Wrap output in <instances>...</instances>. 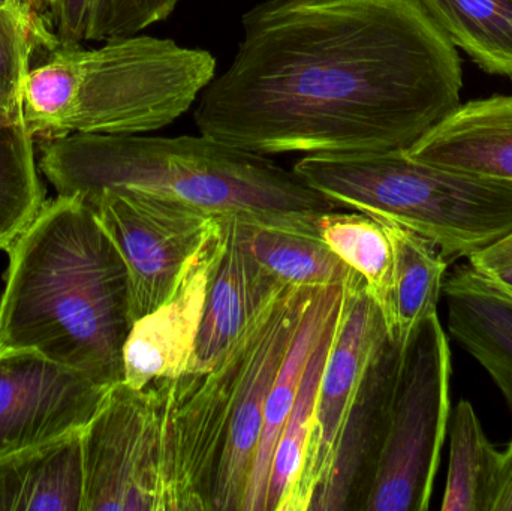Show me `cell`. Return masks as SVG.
Wrapping results in <instances>:
<instances>
[{"label":"cell","instance_id":"1","mask_svg":"<svg viewBox=\"0 0 512 511\" xmlns=\"http://www.w3.org/2000/svg\"><path fill=\"white\" fill-rule=\"evenodd\" d=\"M195 104L200 134L271 156L408 150L460 104L456 45L415 0H264Z\"/></svg>","mask_w":512,"mask_h":511},{"label":"cell","instance_id":"2","mask_svg":"<svg viewBox=\"0 0 512 511\" xmlns=\"http://www.w3.org/2000/svg\"><path fill=\"white\" fill-rule=\"evenodd\" d=\"M8 257L0 350L38 351L107 389L122 383L132 326L128 270L95 209L57 195Z\"/></svg>","mask_w":512,"mask_h":511},{"label":"cell","instance_id":"3","mask_svg":"<svg viewBox=\"0 0 512 511\" xmlns=\"http://www.w3.org/2000/svg\"><path fill=\"white\" fill-rule=\"evenodd\" d=\"M38 165L57 194L86 203L105 189H137L243 224L309 231L337 209L294 170L203 134L63 135L39 140Z\"/></svg>","mask_w":512,"mask_h":511},{"label":"cell","instance_id":"4","mask_svg":"<svg viewBox=\"0 0 512 511\" xmlns=\"http://www.w3.org/2000/svg\"><path fill=\"white\" fill-rule=\"evenodd\" d=\"M215 75L210 51L140 33L57 48L27 75L23 123L41 140L150 134L194 108Z\"/></svg>","mask_w":512,"mask_h":511},{"label":"cell","instance_id":"5","mask_svg":"<svg viewBox=\"0 0 512 511\" xmlns=\"http://www.w3.org/2000/svg\"><path fill=\"white\" fill-rule=\"evenodd\" d=\"M292 170L337 207L426 237L448 264L512 233V182L418 161L406 150L304 155Z\"/></svg>","mask_w":512,"mask_h":511},{"label":"cell","instance_id":"6","mask_svg":"<svg viewBox=\"0 0 512 511\" xmlns=\"http://www.w3.org/2000/svg\"><path fill=\"white\" fill-rule=\"evenodd\" d=\"M450 342L438 314L403 344L387 429L364 511H426L451 417Z\"/></svg>","mask_w":512,"mask_h":511},{"label":"cell","instance_id":"7","mask_svg":"<svg viewBox=\"0 0 512 511\" xmlns=\"http://www.w3.org/2000/svg\"><path fill=\"white\" fill-rule=\"evenodd\" d=\"M165 440L158 381L110 387L81 431L83 511H164Z\"/></svg>","mask_w":512,"mask_h":511},{"label":"cell","instance_id":"8","mask_svg":"<svg viewBox=\"0 0 512 511\" xmlns=\"http://www.w3.org/2000/svg\"><path fill=\"white\" fill-rule=\"evenodd\" d=\"M87 204L125 261L132 323L171 296L216 218L182 201L137 189H105Z\"/></svg>","mask_w":512,"mask_h":511},{"label":"cell","instance_id":"9","mask_svg":"<svg viewBox=\"0 0 512 511\" xmlns=\"http://www.w3.org/2000/svg\"><path fill=\"white\" fill-rule=\"evenodd\" d=\"M318 288L283 285L261 309L240 380L212 494V511H243L274 378Z\"/></svg>","mask_w":512,"mask_h":511},{"label":"cell","instance_id":"10","mask_svg":"<svg viewBox=\"0 0 512 511\" xmlns=\"http://www.w3.org/2000/svg\"><path fill=\"white\" fill-rule=\"evenodd\" d=\"M107 387L35 350H0V456L80 431Z\"/></svg>","mask_w":512,"mask_h":511},{"label":"cell","instance_id":"11","mask_svg":"<svg viewBox=\"0 0 512 511\" xmlns=\"http://www.w3.org/2000/svg\"><path fill=\"white\" fill-rule=\"evenodd\" d=\"M385 335L381 309L367 293L363 278L355 276L345 285L339 326L319 381L294 511H309L313 495L324 483L361 378Z\"/></svg>","mask_w":512,"mask_h":511},{"label":"cell","instance_id":"12","mask_svg":"<svg viewBox=\"0 0 512 511\" xmlns=\"http://www.w3.org/2000/svg\"><path fill=\"white\" fill-rule=\"evenodd\" d=\"M225 240L224 218L216 216L171 296L155 311L132 323L123 347L126 386L144 389L153 381L179 378L188 372Z\"/></svg>","mask_w":512,"mask_h":511},{"label":"cell","instance_id":"13","mask_svg":"<svg viewBox=\"0 0 512 511\" xmlns=\"http://www.w3.org/2000/svg\"><path fill=\"white\" fill-rule=\"evenodd\" d=\"M403 345L382 338L343 423L333 462L309 511L363 510L375 479Z\"/></svg>","mask_w":512,"mask_h":511},{"label":"cell","instance_id":"14","mask_svg":"<svg viewBox=\"0 0 512 511\" xmlns=\"http://www.w3.org/2000/svg\"><path fill=\"white\" fill-rule=\"evenodd\" d=\"M224 221L227 240L210 284L203 323L186 374L212 369L268 300L286 285L246 248L236 221Z\"/></svg>","mask_w":512,"mask_h":511},{"label":"cell","instance_id":"15","mask_svg":"<svg viewBox=\"0 0 512 511\" xmlns=\"http://www.w3.org/2000/svg\"><path fill=\"white\" fill-rule=\"evenodd\" d=\"M406 153L418 161L512 182V95L457 105Z\"/></svg>","mask_w":512,"mask_h":511},{"label":"cell","instance_id":"16","mask_svg":"<svg viewBox=\"0 0 512 511\" xmlns=\"http://www.w3.org/2000/svg\"><path fill=\"white\" fill-rule=\"evenodd\" d=\"M448 330L492 377L512 413V296L469 263L447 273Z\"/></svg>","mask_w":512,"mask_h":511},{"label":"cell","instance_id":"17","mask_svg":"<svg viewBox=\"0 0 512 511\" xmlns=\"http://www.w3.org/2000/svg\"><path fill=\"white\" fill-rule=\"evenodd\" d=\"M81 431L0 456V511H83Z\"/></svg>","mask_w":512,"mask_h":511},{"label":"cell","instance_id":"18","mask_svg":"<svg viewBox=\"0 0 512 511\" xmlns=\"http://www.w3.org/2000/svg\"><path fill=\"white\" fill-rule=\"evenodd\" d=\"M345 285H333V287L318 288L315 291L304 312L297 335L274 378L273 386L268 393L267 404H265L261 438L256 449L243 511H265L274 447L294 408L313 348L318 344L331 315L342 306Z\"/></svg>","mask_w":512,"mask_h":511},{"label":"cell","instance_id":"19","mask_svg":"<svg viewBox=\"0 0 512 511\" xmlns=\"http://www.w3.org/2000/svg\"><path fill=\"white\" fill-rule=\"evenodd\" d=\"M376 219L384 225L393 249V281L385 327L388 336L403 345L427 317L438 314L450 264L426 237L397 222Z\"/></svg>","mask_w":512,"mask_h":511},{"label":"cell","instance_id":"20","mask_svg":"<svg viewBox=\"0 0 512 511\" xmlns=\"http://www.w3.org/2000/svg\"><path fill=\"white\" fill-rule=\"evenodd\" d=\"M236 225L246 248L283 284L325 288L348 284L358 276L331 251L318 230L265 227L239 221Z\"/></svg>","mask_w":512,"mask_h":511},{"label":"cell","instance_id":"21","mask_svg":"<svg viewBox=\"0 0 512 511\" xmlns=\"http://www.w3.org/2000/svg\"><path fill=\"white\" fill-rule=\"evenodd\" d=\"M180 0H48L44 26L57 48L138 35L167 20Z\"/></svg>","mask_w":512,"mask_h":511},{"label":"cell","instance_id":"22","mask_svg":"<svg viewBox=\"0 0 512 511\" xmlns=\"http://www.w3.org/2000/svg\"><path fill=\"white\" fill-rule=\"evenodd\" d=\"M484 72L512 80V0H415Z\"/></svg>","mask_w":512,"mask_h":511},{"label":"cell","instance_id":"23","mask_svg":"<svg viewBox=\"0 0 512 511\" xmlns=\"http://www.w3.org/2000/svg\"><path fill=\"white\" fill-rule=\"evenodd\" d=\"M345 299V297H343ZM342 306L331 315L318 344L313 348L301 380L294 408L283 426L282 434L274 447L268 480L265 511H294L295 495L303 473L304 459L312 431L313 413L319 381L324 371L325 360L330 353L339 326Z\"/></svg>","mask_w":512,"mask_h":511},{"label":"cell","instance_id":"24","mask_svg":"<svg viewBox=\"0 0 512 511\" xmlns=\"http://www.w3.org/2000/svg\"><path fill=\"white\" fill-rule=\"evenodd\" d=\"M450 462L442 498L444 511H490L499 450L490 443L471 402L462 401L451 411Z\"/></svg>","mask_w":512,"mask_h":511},{"label":"cell","instance_id":"25","mask_svg":"<svg viewBox=\"0 0 512 511\" xmlns=\"http://www.w3.org/2000/svg\"><path fill=\"white\" fill-rule=\"evenodd\" d=\"M318 231L331 251L363 278L367 293L385 317L393 281V249L379 219L360 212L322 213Z\"/></svg>","mask_w":512,"mask_h":511},{"label":"cell","instance_id":"26","mask_svg":"<svg viewBox=\"0 0 512 511\" xmlns=\"http://www.w3.org/2000/svg\"><path fill=\"white\" fill-rule=\"evenodd\" d=\"M38 168L24 123L0 129V251L8 252L47 203Z\"/></svg>","mask_w":512,"mask_h":511},{"label":"cell","instance_id":"27","mask_svg":"<svg viewBox=\"0 0 512 511\" xmlns=\"http://www.w3.org/2000/svg\"><path fill=\"white\" fill-rule=\"evenodd\" d=\"M56 50L53 38L26 5L0 6V129L23 123V95L36 48Z\"/></svg>","mask_w":512,"mask_h":511},{"label":"cell","instance_id":"28","mask_svg":"<svg viewBox=\"0 0 512 511\" xmlns=\"http://www.w3.org/2000/svg\"><path fill=\"white\" fill-rule=\"evenodd\" d=\"M490 511H512V440L504 452L499 453Z\"/></svg>","mask_w":512,"mask_h":511},{"label":"cell","instance_id":"29","mask_svg":"<svg viewBox=\"0 0 512 511\" xmlns=\"http://www.w3.org/2000/svg\"><path fill=\"white\" fill-rule=\"evenodd\" d=\"M24 2H26V5L29 6L33 12H35L36 17H38L39 20H44V14L45 11H47L48 0H24ZM42 24H44V21H42Z\"/></svg>","mask_w":512,"mask_h":511},{"label":"cell","instance_id":"30","mask_svg":"<svg viewBox=\"0 0 512 511\" xmlns=\"http://www.w3.org/2000/svg\"><path fill=\"white\" fill-rule=\"evenodd\" d=\"M14 5H26V2H24V0H0V6H14Z\"/></svg>","mask_w":512,"mask_h":511}]
</instances>
